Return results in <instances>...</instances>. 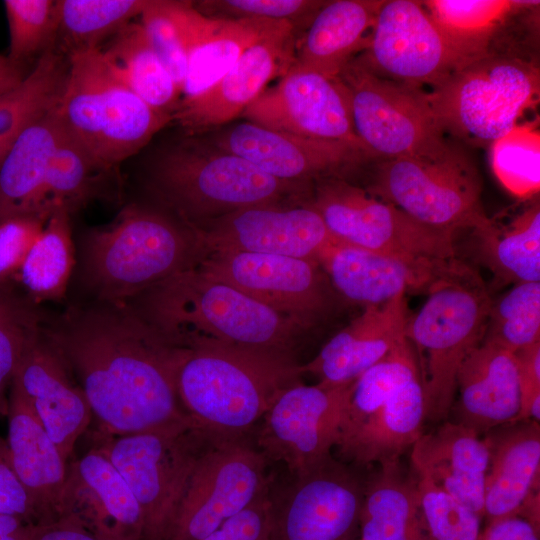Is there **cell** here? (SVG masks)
Instances as JSON below:
<instances>
[{
    "label": "cell",
    "instance_id": "5",
    "mask_svg": "<svg viewBox=\"0 0 540 540\" xmlns=\"http://www.w3.org/2000/svg\"><path fill=\"white\" fill-rule=\"evenodd\" d=\"M202 257L191 228L165 209L131 203L86 235L82 278L98 301L126 303Z\"/></svg>",
    "mask_w": 540,
    "mask_h": 540
},
{
    "label": "cell",
    "instance_id": "17",
    "mask_svg": "<svg viewBox=\"0 0 540 540\" xmlns=\"http://www.w3.org/2000/svg\"><path fill=\"white\" fill-rule=\"evenodd\" d=\"M317 260L336 293L365 307L400 295H428L447 282L481 280L458 259H405L337 241L326 246Z\"/></svg>",
    "mask_w": 540,
    "mask_h": 540
},
{
    "label": "cell",
    "instance_id": "11",
    "mask_svg": "<svg viewBox=\"0 0 540 540\" xmlns=\"http://www.w3.org/2000/svg\"><path fill=\"white\" fill-rule=\"evenodd\" d=\"M309 204L337 242L405 259H457L454 233L418 222L342 176L315 180Z\"/></svg>",
    "mask_w": 540,
    "mask_h": 540
},
{
    "label": "cell",
    "instance_id": "50",
    "mask_svg": "<svg viewBox=\"0 0 540 540\" xmlns=\"http://www.w3.org/2000/svg\"><path fill=\"white\" fill-rule=\"evenodd\" d=\"M45 222L35 217L0 222V291L17 292L14 284L18 273Z\"/></svg>",
    "mask_w": 540,
    "mask_h": 540
},
{
    "label": "cell",
    "instance_id": "54",
    "mask_svg": "<svg viewBox=\"0 0 540 540\" xmlns=\"http://www.w3.org/2000/svg\"><path fill=\"white\" fill-rule=\"evenodd\" d=\"M479 540H540L539 529L520 515L489 521Z\"/></svg>",
    "mask_w": 540,
    "mask_h": 540
},
{
    "label": "cell",
    "instance_id": "26",
    "mask_svg": "<svg viewBox=\"0 0 540 540\" xmlns=\"http://www.w3.org/2000/svg\"><path fill=\"white\" fill-rule=\"evenodd\" d=\"M7 418L6 440L16 474L42 521L53 523L64 517L68 463L14 382L9 391Z\"/></svg>",
    "mask_w": 540,
    "mask_h": 540
},
{
    "label": "cell",
    "instance_id": "6",
    "mask_svg": "<svg viewBox=\"0 0 540 540\" xmlns=\"http://www.w3.org/2000/svg\"><path fill=\"white\" fill-rule=\"evenodd\" d=\"M68 60L56 114L65 133L100 167L114 170L173 121L133 93L99 49L69 55Z\"/></svg>",
    "mask_w": 540,
    "mask_h": 540
},
{
    "label": "cell",
    "instance_id": "44",
    "mask_svg": "<svg viewBox=\"0 0 540 540\" xmlns=\"http://www.w3.org/2000/svg\"><path fill=\"white\" fill-rule=\"evenodd\" d=\"M490 163L513 195L528 198L540 188V134L534 125L517 124L490 144Z\"/></svg>",
    "mask_w": 540,
    "mask_h": 540
},
{
    "label": "cell",
    "instance_id": "2",
    "mask_svg": "<svg viewBox=\"0 0 540 540\" xmlns=\"http://www.w3.org/2000/svg\"><path fill=\"white\" fill-rule=\"evenodd\" d=\"M126 303L161 334L186 348L292 354L297 338L305 331L290 318L195 266Z\"/></svg>",
    "mask_w": 540,
    "mask_h": 540
},
{
    "label": "cell",
    "instance_id": "8",
    "mask_svg": "<svg viewBox=\"0 0 540 540\" xmlns=\"http://www.w3.org/2000/svg\"><path fill=\"white\" fill-rule=\"evenodd\" d=\"M539 92V72L525 61L486 54L424 96L444 132L491 144L518 124Z\"/></svg>",
    "mask_w": 540,
    "mask_h": 540
},
{
    "label": "cell",
    "instance_id": "22",
    "mask_svg": "<svg viewBox=\"0 0 540 540\" xmlns=\"http://www.w3.org/2000/svg\"><path fill=\"white\" fill-rule=\"evenodd\" d=\"M218 148L238 155L274 178L313 183L371 159L364 149L344 141L282 133L245 121L208 139Z\"/></svg>",
    "mask_w": 540,
    "mask_h": 540
},
{
    "label": "cell",
    "instance_id": "10",
    "mask_svg": "<svg viewBox=\"0 0 540 540\" xmlns=\"http://www.w3.org/2000/svg\"><path fill=\"white\" fill-rule=\"evenodd\" d=\"M217 437L196 423L94 439L119 471L145 518L148 540H164L192 471Z\"/></svg>",
    "mask_w": 540,
    "mask_h": 540
},
{
    "label": "cell",
    "instance_id": "9",
    "mask_svg": "<svg viewBox=\"0 0 540 540\" xmlns=\"http://www.w3.org/2000/svg\"><path fill=\"white\" fill-rule=\"evenodd\" d=\"M376 161L366 190L418 222L454 234L465 228L477 234L492 226L481 204L479 171L462 149L451 144L434 157Z\"/></svg>",
    "mask_w": 540,
    "mask_h": 540
},
{
    "label": "cell",
    "instance_id": "14",
    "mask_svg": "<svg viewBox=\"0 0 540 540\" xmlns=\"http://www.w3.org/2000/svg\"><path fill=\"white\" fill-rule=\"evenodd\" d=\"M195 267L304 330L317 325L334 306L336 292L316 259L225 251L205 254Z\"/></svg>",
    "mask_w": 540,
    "mask_h": 540
},
{
    "label": "cell",
    "instance_id": "38",
    "mask_svg": "<svg viewBox=\"0 0 540 540\" xmlns=\"http://www.w3.org/2000/svg\"><path fill=\"white\" fill-rule=\"evenodd\" d=\"M74 265L70 213L59 210L45 222L18 273L23 297L36 305L64 297Z\"/></svg>",
    "mask_w": 540,
    "mask_h": 540
},
{
    "label": "cell",
    "instance_id": "25",
    "mask_svg": "<svg viewBox=\"0 0 540 540\" xmlns=\"http://www.w3.org/2000/svg\"><path fill=\"white\" fill-rule=\"evenodd\" d=\"M409 319L406 296L365 310L334 335L313 360L301 366L320 379V384L338 386L353 383L406 338Z\"/></svg>",
    "mask_w": 540,
    "mask_h": 540
},
{
    "label": "cell",
    "instance_id": "40",
    "mask_svg": "<svg viewBox=\"0 0 540 540\" xmlns=\"http://www.w3.org/2000/svg\"><path fill=\"white\" fill-rule=\"evenodd\" d=\"M149 0H58L55 45L69 55L99 49L132 19L140 16Z\"/></svg>",
    "mask_w": 540,
    "mask_h": 540
},
{
    "label": "cell",
    "instance_id": "36",
    "mask_svg": "<svg viewBox=\"0 0 540 540\" xmlns=\"http://www.w3.org/2000/svg\"><path fill=\"white\" fill-rule=\"evenodd\" d=\"M68 68V57L54 46L13 89L0 96V162L26 128L58 105Z\"/></svg>",
    "mask_w": 540,
    "mask_h": 540
},
{
    "label": "cell",
    "instance_id": "4",
    "mask_svg": "<svg viewBox=\"0 0 540 540\" xmlns=\"http://www.w3.org/2000/svg\"><path fill=\"white\" fill-rule=\"evenodd\" d=\"M302 374L292 354L185 347L176 386L185 412L200 427L220 438H244Z\"/></svg>",
    "mask_w": 540,
    "mask_h": 540
},
{
    "label": "cell",
    "instance_id": "20",
    "mask_svg": "<svg viewBox=\"0 0 540 540\" xmlns=\"http://www.w3.org/2000/svg\"><path fill=\"white\" fill-rule=\"evenodd\" d=\"M296 35L291 23L278 21L208 90L180 101L173 120L186 135H198L241 116L272 79L282 77L291 67Z\"/></svg>",
    "mask_w": 540,
    "mask_h": 540
},
{
    "label": "cell",
    "instance_id": "12",
    "mask_svg": "<svg viewBox=\"0 0 540 540\" xmlns=\"http://www.w3.org/2000/svg\"><path fill=\"white\" fill-rule=\"evenodd\" d=\"M355 133L373 159L434 157L451 145L424 91L380 77L354 58L339 75Z\"/></svg>",
    "mask_w": 540,
    "mask_h": 540
},
{
    "label": "cell",
    "instance_id": "55",
    "mask_svg": "<svg viewBox=\"0 0 540 540\" xmlns=\"http://www.w3.org/2000/svg\"><path fill=\"white\" fill-rule=\"evenodd\" d=\"M33 540H102L72 516L41 525Z\"/></svg>",
    "mask_w": 540,
    "mask_h": 540
},
{
    "label": "cell",
    "instance_id": "27",
    "mask_svg": "<svg viewBox=\"0 0 540 540\" xmlns=\"http://www.w3.org/2000/svg\"><path fill=\"white\" fill-rule=\"evenodd\" d=\"M456 422L479 435L516 421L520 384L515 354L482 341L461 364L456 377Z\"/></svg>",
    "mask_w": 540,
    "mask_h": 540
},
{
    "label": "cell",
    "instance_id": "15",
    "mask_svg": "<svg viewBox=\"0 0 540 540\" xmlns=\"http://www.w3.org/2000/svg\"><path fill=\"white\" fill-rule=\"evenodd\" d=\"M353 383L310 386L300 382L285 389L262 418L257 437L262 454L283 461L295 477L330 459L331 449L339 441Z\"/></svg>",
    "mask_w": 540,
    "mask_h": 540
},
{
    "label": "cell",
    "instance_id": "51",
    "mask_svg": "<svg viewBox=\"0 0 540 540\" xmlns=\"http://www.w3.org/2000/svg\"><path fill=\"white\" fill-rule=\"evenodd\" d=\"M273 500L269 488L250 506L202 540H271Z\"/></svg>",
    "mask_w": 540,
    "mask_h": 540
},
{
    "label": "cell",
    "instance_id": "53",
    "mask_svg": "<svg viewBox=\"0 0 540 540\" xmlns=\"http://www.w3.org/2000/svg\"><path fill=\"white\" fill-rule=\"evenodd\" d=\"M520 384V410L516 421L540 422V342L514 353Z\"/></svg>",
    "mask_w": 540,
    "mask_h": 540
},
{
    "label": "cell",
    "instance_id": "45",
    "mask_svg": "<svg viewBox=\"0 0 540 540\" xmlns=\"http://www.w3.org/2000/svg\"><path fill=\"white\" fill-rule=\"evenodd\" d=\"M9 27L8 58L22 67L56 45L58 0H5Z\"/></svg>",
    "mask_w": 540,
    "mask_h": 540
},
{
    "label": "cell",
    "instance_id": "16",
    "mask_svg": "<svg viewBox=\"0 0 540 540\" xmlns=\"http://www.w3.org/2000/svg\"><path fill=\"white\" fill-rule=\"evenodd\" d=\"M374 74L422 90L441 84L467 63L450 47L421 1L382 4L368 46L356 58Z\"/></svg>",
    "mask_w": 540,
    "mask_h": 540
},
{
    "label": "cell",
    "instance_id": "41",
    "mask_svg": "<svg viewBox=\"0 0 540 540\" xmlns=\"http://www.w3.org/2000/svg\"><path fill=\"white\" fill-rule=\"evenodd\" d=\"M110 172L95 163L62 128L45 179L41 217L47 220L59 210L71 214L83 207L100 195L103 179Z\"/></svg>",
    "mask_w": 540,
    "mask_h": 540
},
{
    "label": "cell",
    "instance_id": "43",
    "mask_svg": "<svg viewBox=\"0 0 540 540\" xmlns=\"http://www.w3.org/2000/svg\"><path fill=\"white\" fill-rule=\"evenodd\" d=\"M483 341L512 353L540 342V282L515 284L491 300Z\"/></svg>",
    "mask_w": 540,
    "mask_h": 540
},
{
    "label": "cell",
    "instance_id": "29",
    "mask_svg": "<svg viewBox=\"0 0 540 540\" xmlns=\"http://www.w3.org/2000/svg\"><path fill=\"white\" fill-rule=\"evenodd\" d=\"M184 31L187 69L181 100L192 99L216 83L252 44L278 21L219 19L201 14L193 2L174 1Z\"/></svg>",
    "mask_w": 540,
    "mask_h": 540
},
{
    "label": "cell",
    "instance_id": "23",
    "mask_svg": "<svg viewBox=\"0 0 540 540\" xmlns=\"http://www.w3.org/2000/svg\"><path fill=\"white\" fill-rule=\"evenodd\" d=\"M42 326L28 343L12 382L27 397L69 463L77 440L91 424L92 410L84 391L45 336Z\"/></svg>",
    "mask_w": 540,
    "mask_h": 540
},
{
    "label": "cell",
    "instance_id": "28",
    "mask_svg": "<svg viewBox=\"0 0 540 540\" xmlns=\"http://www.w3.org/2000/svg\"><path fill=\"white\" fill-rule=\"evenodd\" d=\"M410 459L416 476L484 516L489 452L481 435L456 421H446L422 433L411 448Z\"/></svg>",
    "mask_w": 540,
    "mask_h": 540
},
{
    "label": "cell",
    "instance_id": "32",
    "mask_svg": "<svg viewBox=\"0 0 540 540\" xmlns=\"http://www.w3.org/2000/svg\"><path fill=\"white\" fill-rule=\"evenodd\" d=\"M426 404L421 375L398 388L358 427L342 436L340 453L360 466L400 461L423 433Z\"/></svg>",
    "mask_w": 540,
    "mask_h": 540
},
{
    "label": "cell",
    "instance_id": "30",
    "mask_svg": "<svg viewBox=\"0 0 540 540\" xmlns=\"http://www.w3.org/2000/svg\"><path fill=\"white\" fill-rule=\"evenodd\" d=\"M489 452L484 486L487 522L517 515L539 487L540 423L518 420L483 436Z\"/></svg>",
    "mask_w": 540,
    "mask_h": 540
},
{
    "label": "cell",
    "instance_id": "46",
    "mask_svg": "<svg viewBox=\"0 0 540 540\" xmlns=\"http://www.w3.org/2000/svg\"><path fill=\"white\" fill-rule=\"evenodd\" d=\"M36 305L0 291V416H7L10 387L22 355L43 324Z\"/></svg>",
    "mask_w": 540,
    "mask_h": 540
},
{
    "label": "cell",
    "instance_id": "7",
    "mask_svg": "<svg viewBox=\"0 0 540 540\" xmlns=\"http://www.w3.org/2000/svg\"><path fill=\"white\" fill-rule=\"evenodd\" d=\"M490 302L482 280L447 282L409 316L405 335L419 355L426 419L444 420L452 410L458 370L483 341Z\"/></svg>",
    "mask_w": 540,
    "mask_h": 540
},
{
    "label": "cell",
    "instance_id": "19",
    "mask_svg": "<svg viewBox=\"0 0 540 540\" xmlns=\"http://www.w3.org/2000/svg\"><path fill=\"white\" fill-rule=\"evenodd\" d=\"M241 116L266 129L344 141L367 152L355 133L349 93L339 76L288 69Z\"/></svg>",
    "mask_w": 540,
    "mask_h": 540
},
{
    "label": "cell",
    "instance_id": "1",
    "mask_svg": "<svg viewBox=\"0 0 540 540\" xmlns=\"http://www.w3.org/2000/svg\"><path fill=\"white\" fill-rule=\"evenodd\" d=\"M42 329L85 393L97 423L93 439L195 422L176 386L185 347L127 303L70 307Z\"/></svg>",
    "mask_w": 540,
    "mask_h": 540
},
{
    "label": "cell",
    "instance_id": "24",
    "mask_svg": "<svg viewBox=\"0 0 540 540\" xmlns=\"http://www.w3.org/2000/svg\"><path fill=\"white\" fill-rule=\"evenodd\" d=\"M65 516L76 518L102 540H148L132 490L96 447L68 463Z\"/></svg>",
    "mask_w": 540,
    "mask_h": 540
},
{
    "label": "cell",
    "instance_id": "49",
    "mask_svg": "<svg viewBox=\"0 0 540 540\" xmlns=\"http://www.w3.org/2000/svg\"><path fill=\"white\" fill-rule=\"evenodd\" d=\"M325 3L320 0H206L193 2V6L211 18L286 21L298 31L307 29Z\"/></svg>",
    "mask_w": 540,
    "mask_h": 540
},
{
    "label": "cell",
    "instance_id": "13",
    "mask_svg": "<svg viewBox=\"0 0 540 540\" xmlns=\"http://www.w3.org/2000/svg\"><path fill=\"white\" fill-rule=\"evenodd\" d=\"M262 452L243 438H216L189 478L164 540H202L269 488Z\"/></svg>",
    "mask_w": 540,
    "mask_h": 540
},
{
    "label": "cell",
    "instance_id": "21",
    "mask_svg": "<svg viewBox=\"0 0 540 540\" xmlns=\"http://www.w3.org/2000/svg\"><path fill=\"white\" fill-rule=\"evenodd\" d=\"M192 230L203 256L228 251L317 260L335 241L310 204L242 209Z\"/></svg>",
    "mask_w": 540,
    "mask_h": 540
},
{
    "label": "cell",
    "instance_id": "31",
    "mask_svg": "<svg viewBox=\"0 0 540 540\" xmlns=\"http://www.w3.org/2000/svg\"><path fill=\"white\" fill-rule=\"evenodd\" d=\"M383 0H334L317 12L298 38L289 69L336 78L368 46Z\"/></svg>",
    "mask_w": 540,
    "mask_h": 540
},
{
    "label": "cell",
    "instance_id": "18",
    "mask_svg": "<svg viewBox=\"0 0 540 540\" xmlns=\"http://www.w3.org/2000/svg\"><path fill=\"white\" fill-rule=\"evenodd\" d=\"M363 496L361 480L331 457L272 497L271 540H350Z\"/></svg>",
    "mask_w": 540,
    "mask_h": 540
},
{
    "label": "cell",
    "instance_id": "3",
    "mask_svg": "<svg viewBox=\"0 0 540 540\" xmlns=\"http://www.w3.org/2000/svg\"><path fill=\"white\" fill-rule=\"evenodd\" d=\"M146 183L164 209L191 229L242 209L309 204L313 187L274 178L197 135L160 149Z\"/></svg>",
    "mask_w": 540,
    "mask_h": 540
},
{
    "label": "cell",
    "instance_id": "34",
    "mask_svg": "<svg viewBox=\"0 0 540 540\" xmlns=\"http://www.w3.org/2000/svg\"><path fill=\"white\" fill-rule=\"evenodd\" d=\"M359 526L361 540H427L415 477L400 461L380 466L364 485Z\"/></svg>",
    "mask_w": 540,
    "mask_h": 540
},
{
    "label": "cell",
    "instance_id": "56",
    "mask_svg": "<svg viewBox=\"0 0 540 540\" xmlns=\"http://www.w3.org/2000/svg\"><path fill=\"white\" fill-rule=\"evenodd\" d=\"M41 525L23 518L0 514V540H33Z\"/></svg>",
    "mask_w": 540,
    "mask_h": 540
},
{
    "label": "cell",
    "instance_id": "37",
    "mask_svg": "<svg viewBox=\"0 0 540 540\" xmlns=\"http://www.w3.org/2000/svg\"><path fill=\"white\" fill-rule=\"evenodd\" d=\"M453 51L466 63L488 54L489 42L515 9L539 1L428 0L421 1Z\"/></svg>",
    "mask_w": 540,
    "mask_h": 540
},
{
    "label": "cell",
    "instance_id": "47",
    "mask_svg": "<svg viewBox=\"0 0 540 540\" xmlns=\"http://www.w3.org/2000/svg\"><path fill=\"white\" fill-rule=\"evenodd\" d=\"M427 540H479L483 518L426 478L415 475Z\"/></svg>",
    "mask_w": 540,
    "mask_h": 540
},
{
    "label": "cell",
    "instance_id": "52",
    "mask_svg": "<svg viewBox=\"0 0 540 540\" xmlns=\"http://www.w3.org/2000/svg\"><path fill=\"white\" fill-rule=\"evenodd\" d=\"M0 514L12 515L27 521L44 524L24 485L14 469L9 446L0 436Z\"/></svg>",
    "mask_w": 540,
    "mask_h": 540
},
{
    "label": "cell",
    "instance_id": "39",
    "mask_svg": "<svg viewBox=\"0 0 540 540\" xmlns=\"http://www.w3.org/2000/svg\"><path fill=\"white\" fill-rule=\"evenodd\" d=\"M480 253L495 278L505 283L540 282V209L533 204L503 229L494 222L476 234Z\"/></svg>",
    "mask_w": 540,
    "mask_h": 540
},
{
    "label": "cell",
    "instance_id": "57",
    "mask_svg": "<svg viewBox=\"0 0 540 540\" xmlns=\"http://www.w3.org/2000/svg\"><path fill=\"white\" fill-rule=\"evenodd\" d=\"M25 75L21 66L0 54V96L13 89Z\"/></svg>",
    "mask_w": 540,
    "mask_h": 540
},
{
    "label": "cell",
    "instance_id": "48",
    "mask_svg": "<svg viewBox=\"0 0 540 540\" xmlns=\"http://www.w3.org/2000/svg\"><path fill=\"white\" fill-rule=\"evenodd\" d=\"M145 35L182 94L187 69L186 40L174 1L149 0L139 21Z\"/></svg>",
    "mask_w": 540,
    "mask_h": 540
},
{
    "label": "cell",
    "instance_id": "42",
    "mask_svg": "<svg viewBox=\"0 0 540 540\" xmlns=\"http://www.w3.org/2000/svg\"><path fill=\"white\" fill-rule=\"evenodd\" d=\"M417 358L405 338L354 381L339 439L378 410L398 388L421 375Z\"/></svg>",
    "mask_w": 540,
    "mask_h": 540
},
{
    "label": "cell",
    "instance_id": "33",
    "mask_svg": "<svg viewBox=\"0 0 540 540\" xmlns=\"http://www.w3.org/2000/svg\"><path fill=\"white\" fill-rule=\"evenodd\" d=\"M56 107L26 128L0 162V222L17 217L44 220L40 208L45 179L62 135Z\"/></svg>",
    "mask_w": 540,
    "mask_h": 540
},
{
    "label": "cell",
    "instance_id": "35",
    "mask_svg": "<svg viewBox=\"0 0 540 540\" xmlns=\"http://www.w3.org/2000/svg\"><path fill=\"white\" fill-rule=\"evenodd\" d=\"M124 84L152 109L173 115L181 93L151 47L140 22H130L99 48Z\"/></svg>",
    "mask_w": 540,
    "mask_h": 540
}]
</instances>
